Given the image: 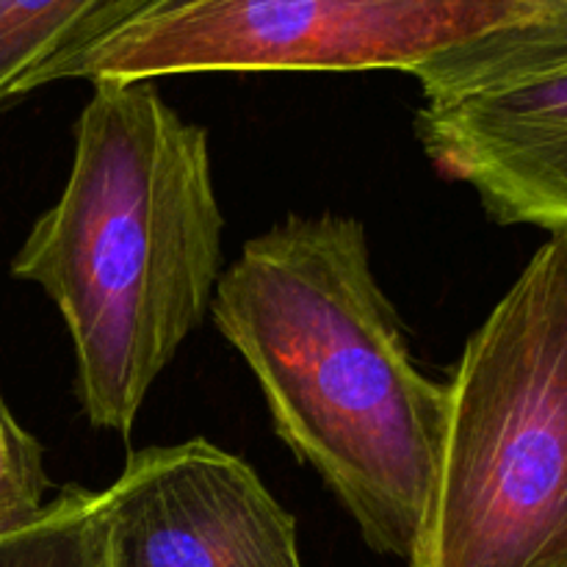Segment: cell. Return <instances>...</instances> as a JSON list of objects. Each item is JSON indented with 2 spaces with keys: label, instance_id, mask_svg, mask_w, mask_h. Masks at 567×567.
Instances as JSON below:
<instances>
[{
  "label": "cell",
  "instance_id": "1",
  "mask_svg": "<svg viewBox=\"0 0 567 567\" xmlns=\"http://www.w3.org/2000/svg\"><path fill=\"white\" fill-rule=\"evenodd\" d=\"M214 321L252 369L271 424L324 480L374 551L419 548L449 391L415 365L354 216H291L247 241Z\"/></svg>",
  "mask_w": 567,
  "mask_h": 567
},
{
  "label": "cell",
  "instance_id": "2",
  "mask_svg": "<svg viewBox=\"0 0 567 567\" xmlns=\"http://www.w3.org/2000/svg\"><path fill=\"white\" fill-rule=\"evenodd\" d=\"M92 86L70 181L11 275L59 308L89 424L131 435L150 388L214 302L225 219L205 127L188 125L155 81Z\"/></svg>",
  "mask_w": 567,
  "mask_h": 567
},
{
  "label": "cell",
  "instance_id": "3",
  "mask_svg": "<svg viewBox=\"0 0 567 567\" xmlns=\"http://www.w3.org/2000/svg\"><path fill=\"white\" fill-rule=\"evenodd\" d=\"M410 567H567V230L465 343Z\"/></svg>",
  "mask_w": 567,
  "mask_h": 567
},
{
  "label": "cell",
  "instance_id": "4",
  "mask_svg": "<svg viewBox=\"0 0 567 567\" xmlns=\"http://www.w3.org/2000/svg\"><path fill=\"white\" fill-rule=\"evenodd\" d=\"M567 11L548 0H169L78 55L59 81L192 72L404 70Z\"/></svg>",
  "mask_w": 567,
  "mask_h": 567
},
{
  "label": "cell",
  "instance_id": "5",
  "mask_svg": "<svg viewBox=\"0 0 567 567\" xmlns=\"http://www.w3.org/2000/svg\"><path fill=\"white\" fill-rule=\"evenodd\" d=\"M100 496L109 567H302L293 515L203 437L133 452Z\"/></svg>",
  "mask_w": 567,
  "mask_h": 567
},
{
  "label": "cell",
  "instance_id": "6",
  "mask_svg": "<svg viewBox=\"0 0 567 567\" xmlns=\"http://www.w3.org/2000/svg\"><path fill=\"white\" fill-rule=\"evenodd\" d=\"M415 133L435 169L468 183L496 221L567 230V66L426 94Z\"/></svg>",
  "mask_w": 567,
  "mask_h": 567
},
{
  "label": "cell",
  "instance_id": "7",
  "mask_svg": "<svg viewBox=\"0 0 567 567\" xmlns=\"http://www.w3.org/2000/svg\"><path fill=\"white\" fill-rule=\"evenodd\" d=\"M169 0H0V109Z\"/></svg>",
  "mask_w": 567,
  "mask_h": 567
},
{
  "label": "cell",
  "instance_id": "8",
  "mask_svg": "<svg viewBox=\"0 0 567 567\" xmlns=\"http://www.w3.org/2000/svg\"><path fill=\"white\" fill-rule=\"evenodd\" d=\"M0 567H109L103 496L64 487L37 518L0 535Z\"/></svg>",
  "mask_w": 567,
  "mask_h": 567
},
{
  "label": "cell",
  "instance_id": "9",
  "mask_svg": "<svg viewBox=\"0 0 567 567\" xmlns=\"http://www.w3.org/2000/svg\"><path fill=\"white\" fill-rule=\"evenodd\" d=\"M48 485L42 446L0 399V535L42 513Z\"/></svg>",
  "mask_w": 567,
  "mask_h": 567
},
{
  "label": "cell",
  "instance_id": "10",
  "mask_svg": "<svg viewBox=\"0 0 567 567\" xmlns=\"http://www.w3.org/2000/svg\"><path fill=\"white\" fill-rule=\"evenodd\" d=\"M548 3H554V6H557V9L567 11V0H548Z\"/></svg>",
  "mask_w": 567,
  "mask_h": 567
}]
</instances>
